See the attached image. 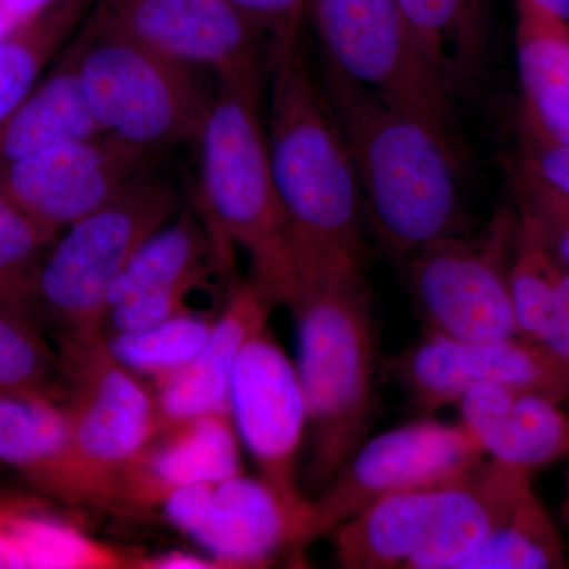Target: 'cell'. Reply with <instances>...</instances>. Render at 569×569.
Returning <instances> with one entry per match:
<instances>
[{"label": "cell", "mask_w": 569, "mask_h": 569, "mask_svg": "<svg viewBox=\"0 0 569 569\" xmlns=\"http://www.w3.org/2000/svg\"><path fill=\"white\" fill-rule=\"evenodd\" d=\"M266 82V137L287 217L293 279L365 268L361 189L335 112L306 61L301 37L272 47Z\"/></svg>", "instance_id": "1"}, {"label": "cell", "mask_w": 569, "mask_h": 569, "mask_svg": "<svg viewBox=\"0 0 569 569\" xmlns=\"http://www.w3.org/2000/svg\"><path fill=\"white\" fill-rule=\"evenodd\" d=\"M321 89L353 162L366 216L396 257L471 230L459 149L427 123L321 63Z\"/></svg>", "instance_id": "2"}, {"label": "cell", "mask_w": 569, "mask_h": 569, "mask_svg": "<svg viewBox=\"0 0 569 569\" xmlns=\"http://www.w3.org/2000/svg\"><path fill=\"white\" fill-rule=\"evenodd\" d=\"M307 403L305 486L328 488L365 443L376 406V323L365 268L296 276L283 299Z\"/></svg>", "instance_id": "3"}, {"label": "cell", "mask_w": 569, "mask_h": 569, "mask_svg": "<svg viewBox=\"0 0 569 569\" xmlns=\"http://www.w3.org/2000/svg\"><path fill=\"white\" fill-rule=\"evenodd\" d=\"M264 82L216 81L193 144L197 201L217 260L234 280V249L249 257L250 276L269 301L283 306L293 280L288 224L269 160L261 111Z\"/></svg>", "instance_id": "4"}, {"label": "cell", "mask_w": 569, "mask_h": 569, "mask_svg": "<svg viewBox=\"0 0 569 569\" xmlns=\"http://www.w3.org/2000/svg\"><path fill=\"white\" fill-rule=\"evenodd\" d=\"M533 488V471L482 460L467 473L383 498L335 531L346 569H462Z\"/></svg>", "instance_id": "5"}, {"label": "cell", "mask_w": 569, "mask_h": 569, "mask_svg": "<svg viewBox=\"0 0 569 569\" xmlns=\"http://www.w3.org/2000/svg\"><path fill=\"white\" fill-rule=\"evenodd\" d=\"M71 43L103 134L157 153L197 140L213 92L200 70L119 31L92 9Z\"/></svg>", "instance_id": "6"}, {"label": "cell", "mask_w": 569, "mask_h": 569, "mask_svg": "<svg viewBox=\"0 0 569 569\" xmlns=\"http://www.w3.org/2000/svg\"><path fill=\"white\" fill-rule=\"evenodd\" d=\"M157 168L58 236L36 280V312L69 332L102 331L112 284L156 231L182 211Z\"/></svg>", "instance_id": "7"}, {"label": "cell", "mask_w": 569, "mask_h": 569, "mask_svg": "<svg viewBox=\"0 0 569 569\" xmlns=\"http://www.w3.org/2000/svg\"><path fill=\"white\" fill-rule=\"evenodd\" d=\"M58 355L77 505L112 512L116 477L159 429L156 397L102 331L61 335Z\"/></svg>", "instance_id": "8"}, {"label": "cell", "mask_w": 569, "mask_h": 569, "mask_svg": "<svg viewBox=\"0 0 569 569\" xmlns=\"http://www.w3.org/2000/svg\"><path fill=\"white\" fill-rule=\"evenodd\" d=\"M321 63L427 123L459 149L451 97L419 48L397 0H306Z\"/></svg>", "instance_id": "9"}, {"label": "cell", "mask_w": 569, "mask_h": 569, "mask_svg": "<svg viewBox=\"0 0 569 569\" xmlns=\"http://www.w3.org/2000/svg\"><path fill=\"white\" fill-rule=\"evenodd\" d=\"M516 224V206L507 204L478 230L408 258V284L427 335L463 342L520 336L509 290Z\"/></svg>", "instance_id": "10"}, {"label": "cell", "mask_w": 569, "mask_h": 569, "mask_svg": "<svg viewBox=\"0 0 569 569\" xmlns=\"http://www.w3.org/2000/svg\"><path fill=\"white\" fill-rule=\"evenodd\" d=\"M486 460L470 430L418 421L365 440L328 488L310 498L299 546L332 535L383 498L467 473Z\"/></svg>", "instance_id": "11"}, {"label": "cell", "mask_w": 569, "mask_h": 569, "mask_svg": "<svg viewBox=\"0 0 569 569\" xmlns=\"http://www.w3.org/2000/svg\"><path fill=\"white\" fill-rule=\"evenodd\" d=\"M230 413L260 477L299 519L310 498L299 489L298 458L307 432V403L298 367L268 326L247 340L230 381Z\"/></svg>", "instance_id": "12"}, {"label": "cell", "mask_w": 569, "mask_h": 569, "mask_svg": "<svg viewBox=\"0 0 569 569\" xmlns=\"http://www.w3.org/2000/svg\"><path fill=\"white\" fill-rule=\"evenodd\" d=\"M160 156L110 134L62 142L0 163V194L59 236L153 170Z\"/></svg>", "instance_id": "13"}, {"label": "cell", "mask_w": 569, "mask_h": 569, "mask_svg": "<svg viewBox=\"0 0 569 569\" xmlns=\"http://www.w3.org/2000/svg\"><path fill=\"white\" fill-rule=\"evenodd\" d=\"M388 376L429 411L459 403L481 387L538 392L560 403L569 400V361L520 336L463 342L427 335L388 362Z\"/></svg>", "instance_id": "14"}, {"label": "cell", "mask_w": 569, "mask_h": 569, "mask_svg": "<svg viewBox=\"0 0 569 569\" xmlns=\"http://www.w3.org/2000/svg\"><path fill=\"white\" fill-rule=\"evenodd\" d=\"M119 31L216 81L266 82L272 43L224 0H96Z\"/></svg>", "instance_id": "15"}, {"label": "cell", "mask_w": 569, "mask_h": 569, "mask_svg": "<svg viewBox=\"0 0 569 569\" xmlns=\"http://www.w3.org/2000/svg\"><path fill=\"white\" fill-rule=\"evenodd\" d=\"M176 529L194 539L223 569L263 568L299 548V519L261 478L236 477L176 490L164 501Z\"/></svg>", "instance_id": "16"}, {"label": "cell", "mask_w": 569, "mask_h": 569, "mask_svg": "<svg viewBox=\"0 0 569 569\" xmlns=\"http://www.w3.org/2000/svg\"><path fill=\"white\" fill-rule=\"evenodd\" d=\"M223 274L211 238L193 208L182 211L138 249L108 296L103 335L138 331L192 312L189 298Z\"/></svg>", "instance_id": "17"}, {"label": "cell", "mask_w": 569, "mask_h": 569, "mask_svg": "<svg viewBox=\"0 0 569 569\" xmlns=\"http://www.w3.org/2000/svg\"><path fill=\"white\" fill-rule=\"evenodd\" d=\"M231 413L197 415L160 426L116 477L112 512L162 508L176 490L242 473Z\"/></svg>", "instance_id": "18"}, {"label": "cell", "mask_w": 569, "mask_h": 569, "mask_svg": "<svg viewBox=\"0 0 569 569\" xmlns=\"http://www.w3.org/2000/svg\"><path fill=\"white\" fill-rule=\"evenodd\" d=\"M276 305L252 280H234L211 336L189 366L152 383L159 427L197 415L230 413V381L247 340L266 328Z\"/></svg>", "instance_id": "19"}, {"label": "cell", "mask_w": 569, "mask_h": 569, "mask_svg": "<svg viewBox=\"0 0 569 569\" xmlns=\"http://www.w3.org/2000/svg\"><path fill=\"white\" fill-rule=\"evenodd\" d=\"M459 406L462 425L486 458L533 473L569 458V415L548 396L481 387L467 392Z\"/></svg>", "instance_id": "20"}, {"label": "cell", "mask_w": 569, "mask_h": 569, "mask_svg": "<svg viewBox=\"0 0 569 569\" xmlns=\"http://www.w3.org/2000/svg\"><path fill=\"white\" fill-rule=\"evenodd\" d=\"M100 134L103 132L82 88L70 39L52 61L51 70L0 126V163Z\"/></svg>", "instance_id": "21"}, {"label": "cell", "mask_w": 569, "mask_h": 569, "mask_svg": "<svg viewBox=\"0 0 569 569\" xmlns=\"http://www.w3.org/2000/svg\"><path fill=\"white\" fill-rule=\"evenodd\" d=\"M69 437L63 400L0 395V462L14 468L40 492L77 505Z\"/></svg>", "instance_id": "22"}, {"label": "cell", "mask_w": 569, "mask_h": 569, "mask_svg": "<svg viewBox=\"0 0 569 569\" xmlns=\"http://www.w3.org/2000/svg\"><path fill=\"white\" fill-rule=\"evenodd\" d=\"M448 96L478 80L488 44V0H397Z\"/></svg>", "instance_id": "23"}, {"label": "cell", "mask_w": 569, "mask_h": 569, "mask_svg": "<svg viewBox=\"0 0 569 569\" xmlns=\"http://www.w3.org/2000/svg\"><path fill=\"white\" fill-rule=\"evenodd\" d=\"M96 0H62L0 39V126L32 92Z\"/></svg>", "instance_id": "24"}, {"label": "cell", "mask_w": 569, "mask_h": 569, "mask_svg": "<svg viewBox=\"0 0 569 569\" xmlns=\"http://www.w3.org/2000/svg\"><path fill=\"white\" fill-rule=\"evenodd\" d=\"M518 211L509 290L520 337L548 347L557 331L560 312L561 268L537 222Z\"/></svg>", "instance_id": "25"}, {"label": "cell", "mask_w": 569, "mask_h": 569, "mask_svg": "<svg viewBox=\"0 0 569 569\" xmlns=\"http://www.w3.org/2000/svg\"><path fill=\"white\" fill-rule=\"evenodd\" d=\"M561 568H568L567 546L533 488L462 565V569Z\"/></svg>", "instance_id": "26"}, {"label": "cell", "mask_w": 569, "mask_h": 569, "mask_svg": "<svg viewBox=\"0 0 569 569\" xmlns=\"http://www.w3.org/2000/svg\"><path fill=\"white\" fill-rule=\"evenodd\" d=\"M213 323L216 317L192 310L138 331L104 337L122 365L157 383L193 361L208 342Z\"/></svg>", "instance_id": "27"}, {"label": "cell", "mask_w": 569, "mask_h": 569, "mask_svg": "<svg viewBox=\"0 0 569 569\" xmlns=\"http://www.w3.org/2000/svg\"><path fill=\"white\" fill-rule=\"evenodd\" d=\"M0 395L63 400L58 351L48 346L36 316L0 305Z\"/></svg>", "instance_id": "28"}, {"label": "cell", "mask_w": 569, "mask_h": 569, "mask_svg": "<svg viewBox=\"0 0 569 569\" xmlns=\"http://www.w3.org/2000/svg\"><path fill=\"white\" fill-rule=\"evenodd\" d=\"M58 234L0 194V305L36 316V280Z\"/></svg>", "instance_id": "29"}, {"label": "cell", "mask_w": 569, "mask_h": 569, "mask_svg": "<svg viewBox=\"0 0 569 569\" xmlns=\"http://www.w3.org/2000/svg\"><path fill=\"white\" fill-rule=\"evenodd\" d=\"M59 518L22 497L0 496V569H50Z\"/></svg>", "instance_id": "30"}, {"label": "cell", "mask_w": 569, "mask_h": 569, "mask_svg": "<svg viewBox=\"0 0 569 569\" xmlns=\"http://www.w3.org/2000/svg\"><path fill=\"white\" fill-rule=\"evenodd\" d=\"M515 206L529 213L545 236L556 260L569 271V197L556 187L512 164Z\"/></svg>", "instance_id": "31"}, {"label": "cell", "mask_w": 569, "mask_h": 569, "mask_svg": "<svg viewBox=\"0 0 569 569\" xmlns=\"http://www.w3.org/2000/svg\"><path fill=\"white\" fill-rule=\"evenodd\" d=\"M516 164L569 197V146L542 133L523 114H519Z\"/></svg>", "instance_id": "32"}, {"label": "cell", "mask_w": 569, "mask_h": 569, "mask_svg": "<svg viewBox=\"0 0 569 569\" xmlns=\"http://www.w3.org/2000/svg\"><path fill=\"white\" fill-rule=\"evenodd\" d=\"M520 114L552 140L569 146V82H520Z\"/></svg>", "instance_id": "33"}, {"label": "cell", "mask_w": 569, "mask_h": 569, "mask_svg": "<svg viewBox=\"0 0 569 569\" xmlns=\"http://www.w3.org/2000/svg\"><path fill=\"white\" fill-rule=\"evenodd\" d=\"M253 22L272 44L301 37L306 0H224Z\"/></svg>", "instance_id": "34"}, {"label": "cell", "mask_w": 569, "mask_h": 569, "mask_svg": "<svg viewBox=\"0 0 569 569\" xmlns=\"http://www.w3.org/2000/svg\"><path fill=\"white\" fill-rule=\"evenodd\" d=\"M62 0H0V39Z\"/></svg>", "instance_id": "35"}, {"label": "cell", "mask_w": 569, "mask_h": 569, "mask_svg": "<svg viewBox=\"0 0 569 569\" xmlns=\"http://www.w3.org/2000/svg\"><path fill=\"white\" fill-rule=\"evenodd\" d=\"M138 569H219L223 568L219 560L208 557L194 556V553L171 550L152 557H137L134 567Z\"/></svg>", "instance_id": "36"}, {"label": "cell", "mask_w": 569, "mask_h": 569, "mask_svg": "<svg viewBox=\"0 0 569 569\" xmlns=\"http://www.w3.org/2000/svg\"><path fill=\"white\" fill-rule=\"evenodd\" d=\"M548 348L569 361V271L565 268L560 277L559 321H557L556 336Z\"/></svg>", "instance_id": "37"}, {"label": "cell", "mask_w": 569, "mask_h": 569, "mask_svg": "<svg viewBox=\"0 0 569 569\" xmlns=\"http://www.w3.org/2000/svg\"><path fill=\"white\" fill-rule=\"evenodd\" d=\"M533 2L569 24V0H533Z\"/></svg>", "instance_id": "38"}, {"label": "cell", "mask_w": 569, "mask_h": 569, "mask_svg": "<svg viewBox=\"0 0 569 569\" xmlns=\"http://www.w3.org/2000/svg\"><path fill=\"white\" fill-rule=\"evenodd\" d=\"M563 518L565 522H567L568 529H569V470L567 475V496H565L563 501Z\"/></svg>", "instance_id": "39"}]
</instances>
